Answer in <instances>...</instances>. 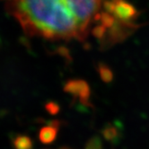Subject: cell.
<instances>
[{"label":"cell","mask_w":149,"mask_h":149,"mask_svg":"<svg viewBox=\"0 0 149 149\" xmlns=\"http://www.w3.org/2000/svg\"><path fill=\"white\" fill-rule=\"evenodd\" d=\"M108 0H4L26 35L84 40L102 22Z\"/></svg>","instance_id":"cell-1"},{"label":"cell","mask_w":149,"mask_h":149,"mask_svg":"<svg viewBox=\"0 0 149 149\" xmlns=\"http://www.w3.org/2000/svg\"><path fill=\"white\" fill-rule=\"evenodd\" d=\"M68 89L71 93H74L77 96L80 97L82 101H86L90 96V89L88 84L84 81H73L69 83Z\"/></svg>","instance_id":"cell-2"},{"label":"cell","mask_w":149,"mask_h":149,"mask_svg":"<svg viewBox=\"0 0 149 149\" xmlns=\"http://www.w3.org/2000/svg\"><path fill=\"white\" fill-rule=\"evenodd\" d=\"M99 73L102 79L104 82H111L112 80L113 74L110 68L106 65H99Z\"/></svg>","instance_id":"cell-3"},{"label":"cell","mask_w":149,"mask_h":149,"mask_svg":"<svg viewBox=\"0 0 149 149\" xmlns=\"http://www.w3.org/2000/svg\"><path fill=\"white\" fill-rule=\"evenodd\" d=\"M84 149H103L102 142L99 136H93L86 144Z\"/></svg>","instance_id":"cell-4"},{"label":"cell","mask_w":149,"mask_h":149,"mask_svg":"<svg viewBox=\"0 0 149 149\" xmlns=\"http://www.w3.org/2000/svg\"><path fill=\"white\" fill-rule=\"evenodd\" d=\"M103 135L107 139L113 140L115 137L118 136V131H117L115 127H106V129L103 130Z\"/></svg>","instance_id":"cell-5"},{"label":"cell","mask_w":149,"mask_h":149,"mask_svg":"<svg viewBox=\"0 0 149 149\" xmlns=\"http://www.w3.org/2000/svg\"><path fill=\"white\" fill-rule=\"evenodd\" d=\"M58 149H69V148H58Z\"/></svg>","instance_id":"cell-6"}]
</instances>
